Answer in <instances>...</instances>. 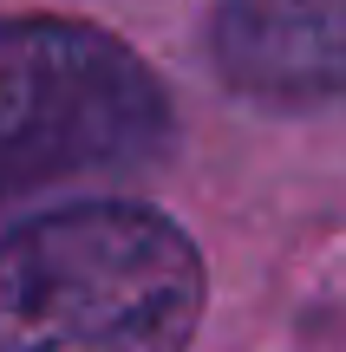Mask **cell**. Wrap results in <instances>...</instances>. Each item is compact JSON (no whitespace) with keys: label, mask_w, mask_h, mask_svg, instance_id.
Returning a JSON list of instances; mask_svg holds the SVG:
<instances>
[{"label":"cell","mask_w":346,"mask_h":352,"mask_svg":"<svg viewBox=\"0 0 346 352\" xmlns=\"http://www.w3.org/2000/svg\"><path fill=\"white\" fill-rule=\"evenodd\" d=\"M203 261L144 202H65L0 235V352H183Z\"/></svg>","instance_id":"1"},{"label":"cell","mask_w":346,"mask_h":352,"mask_svg":"<svg viewBox=\"0 0 346 352\" xmlns=\"http://www.w3.org/2000/svg\"><path fill=\"white\" fill-rule=\"evenodd\" d=\"M164 144V91L98 26H0V209L46 183L125 170Z\"/></svg>","instance_id":"2"},{"label":"cell","mask_w":346,"mask_h":352,"mask_svg":"<svg viewBox=\"0 0 346 352\" xmlns=\"http://www.w3.org/2000/svg\"><path fill=\"white\" fill-rule=\"evenodd\" d=\"M209 52L248 98H346V0H216Z\"/></svg>","instance_id":"3"}]
</instances>
